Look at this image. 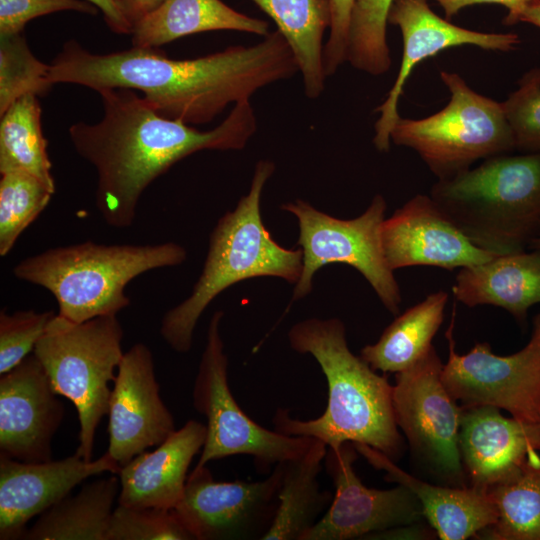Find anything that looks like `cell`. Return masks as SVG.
Returning <instances> with one entry per match:
<instances>
[{"label": "cell", "instance_id": "cell-23", "mask_svg": "<svg viewBox=\"0 0 540 540\" xmlns=\"http://www.w3.org/2000/svg\"><path fill=\"white\" fill-rule=\"evenodd\" d=\"M451 290L468 307L497 306L522 322L528 309L540 303V250L498 255L461 268Z\"/></svg>", "mask_w": 540, "mask_h": 540}, {"label": "cell", "instance_id": "cell-21", "mask_svg": "<svg viewBox=\"0 0 540 540\" xmlns=\"http://www.w3.org/2000/svg\"><path fill=\"white\" fill-rule=\"evenodd\" d=\"M206 425L187 421L153 451H144L120 470L117 503L173 509L181 500L193 458L202 451Z\"/></svg>", "mask_w": 540, "mask_h": 540}, {"label": "cell", "instance_id": "cell-3", "mask_svg": "<svg viewBox=\"0 0 540 540\" xmlns=\"http://www.w3.org/2000/svg\"><path fill=\"white\" fill-rule=\"evenodd\" d=\"M288 339L294 351L310 354L319 364L327 380L328 402L324 412L310 420L295 419L289 410L277 409L275 430L316 438L328 447L364 444L399 460L404 439L395 421L393 385L351 352L344 323L338 318H309L293 325Z\"/></svg>", "mask_w": 540, "mask_h": 540}, {"label": "cell", "instance_id": "cell-8", "mask_svg": "<svg viewBox=\"0 0 540 540\" xmlns=\"http://www.w3.org/2000/svg\"><path fill=\"white\" fill-rule=\"evenodd\" d=\"M440 78L451 94L448 104L426 118L400 117L391 142L414 150L438 180L515 149L501 102L474 91L458 73L440 71Z\"/></svg>", "mask_w": 540, "mask_h": 540}, {"label": "cell", "instance_id": "cell-32", "mask_svg": "<svg viewBox=\"0 0 540 540\" xmlns=\"http://www.w3.org/2000/svg\"><path fill=\"white\" fill-rule=\"evenodd\" d=\"M55 190L20 171L1 174L0 256H6L19 236L49 204Z\"/></svg>", "mask_w": 540, "mask_h": 540}, {"label": "cell", "instance_id": "cell-40", "mask_svg": "<svg viewBox=\"0 0 540 540\" xmlns=\"http://www.w3.org/2000/svg\"><path fill=\"white\" fill-rule=\"evenodd\" d=\"M95 5L104 16L111 31L117 34L132 33V25L124 15L121 0H87Z\"/></svg>", "mask_w": 540, "mask_h": 540}, {"label": "cell", "instance_id": "cell-1", "mask_svg": "<svg viewBox=\"0 0 540 540\" xmlns=\"http://www.w3.org/2000/svg\"><path fill=\"white\" fill-rule=\"evenodd\" d=\"M297 72L291 48L275 30L255 45L230 46L194 59H171L158 47L94 54L70 40L50 64L49 79L95 91L138 90L160 115L199 125Z\"/></svg>", "mask_w": 540, "mask_h": 540}, {"label": "cell", "instance_id": "cell-9", "mask_svg": "<svg viewBox=\"0 0 540 540\" xmlns=\"http://www.w3.org/2000/svg\"><path fill=\"white\" fill-rule=\"evenodd\" d=\"M223 311L212 315L207 341L193 385V406L207 419L206 438L195 467L235 455L254 459L260 472L303 455L315 438L290 436L268 430L252 420L232 395L228 382V358L220 325Z\"/></svg>", "mask_w": 540, "mask_h": 540}, {"label": "cell", "instance_id": "cell-18", "mask_svg": "<svg viewBox=\"0 0 540 540\" xmlns=\"http://www.w3.org/2000/svg\"><path fill=\"white\" fill-rule=\"evenodd\" d=\"M64 416L50 379L32 353L0 377V456L52 460V438Z\"/></svg>", "mask_w": 540, "mask_h": 540}, {"label": "cell", "instance_id": "cell-17", "mask_svg": "<svg viewBox=\"0 0 540 540\" xmlns=\"http://www.w3.org/2000/svg\"><path fill=\"white\" fill-rule=\"evenodd\" d=\"M381 239L393 271L410 266L461 269L498 256L470 241L430 195H415L385 219Z\"/></svg>", "mask_w": 540, "mask_h": 540}, {"label": "cell", "instance_id": "cell-28", "mask_svg": "<svg viewBox=\"0 0 540 540\" xmlns=\"http://www.w3.org/2000/svg\"><path fill=\"white\" fill-rule=\"evenodd\" d=\"M446 291L429 294L383 331L378 341L361 349L360 356L374 369L398 373L417 363L430 350L444 320Z\"/></svg>", "mask_w": 540, "mask_h": 540}, {"label": "cell", "instance_id": "cell-24", "mask_svg": "<svg viewBox=\"0 0 540 540\" xmlns=\"http://www.w3.org/2000/svg\"><path fill=\"white\" fill-rule=\"evenodd\" d=\"M328 446L316 439L301 456L281 462L278 506L262 540H303L330 506L333 495L321 490L318 476Z\"/></svg>", "mask_w": 540, "mask_h": 540}, {"label": "cell", "instance_id": "cell-5", "mask_svg": "<svg viewBox=\"0 0 540 540\" xmlns=\"http://www.w3.org/2000/svg\"><path fill=\"white\" fill-rule=\"evenodd\" d=\"M430 196L479 248L522 252L540 235V153L486 158L437 180Z\"/></svg>", "mask_w": 540, "mask_h": 540}, {"label": "cell", "instance_id": "cell-26", "mask_svg": "<svg viewBox=\"0 0 540 540\" xmlns=\"http://www.w3.org/2000/svg\"><path fill=\"white\" fill-rule=\"evenodd\" d=\"M277 25L298 64L305 94L318 98L325 88L323 36L330 26L325 0H252Z\"/></svg>", "mask_w": 540, "mask_h": 540}, {"label": "cell", "instance_id": "cell-35", "mask_svg": "<svg viewBox=\"0 0 540 540\" xmlns=\"http://www.w3.org/2000/svg\"><path fill=\"white\" fill-rule=\"evenodd\" d=\"M511 128L515 149L540 153V68L528 71L519 87L501 102Z\"/></svg>", "mask_w": 540, "mask_h": 540}, {"label": "cell", "instance_id": "cell-34", "mask_svg": "<svg viewBox=\"0 0 540 540\" xmlns=\"http://www.w3.org/2000/svg\"><path fill=\"white\" fill-rule=\"evenodd\" d=\"M106 540H193L172 509L117 505Z\"/></svg>", "mask_w": 540, "mask_h": 540}, {"label": "cell", "instance_id": "cell-37", "mask_svg": "<svg viewBox=\"0 0 540 540\" xmlns=\"http://www.w3.org/2000/svg\"><path fill=\"white\" fill-rule=\"evenodd\" d=\"M62 11L96 15L99 9L87 0H0V35H15L31 20Z\"/></svg>", "mask_w": 540, "mask_h": 540}, {"label": "cell", "instance_id": "cell-2", "mask_svg": "<svg viewBox=\"0 0 540 540\" xmlns=\"http://www.w3.org/2000/svg\"><path fill=\"white\" fill-rule=\"evenodd\" d=\"M97 92L102 119L74 123L68 133L75 151L96 169V207L115 228L133 224L145 189L176 162L202 150H241L257 129L250 100L234 104L219 125L201 131L160 115L133 89Z\"/></svg>", "mask_w": 540, "mask_h": 540}, {"label": "cell", "instance_id": "cell-33", "mask_svg": "<svg viewBox=\"0 0 540 540\" xmlns=\"http://www.w3.org/2000/svg\"><path fill=\"white\" fill-rule=\"evenodd\" d=\"M49 70L33 55L23 33L0 35V115L22 96L46 94L53 86Z\"/></svg>", "mask_w": 540, "mask_h": 540}, {"label": "cell", "instance_id": "cell-15", "mask_svg": "<svg viewBox=\"0 0 540 540\" xmlns=\"http://www.w3.org/2000/svg\"><path fill=\"white\" fill-rule=\"evenodd\" d=\"M388 24L398 26L403 39V55L399 72L384 102L375 108L373 144L387 152L391 131L400 118L398 102L413 68L421 61L441 51L471 45L485 50L509 52L520 42L515 33H486L452 24L435 14L427 0H393L387 17Z\"/></svg>", "mask_w": 540, "mask_h": 540}, {"label": "cell", "instance_id": "cell-10", "mask_svg": "<svg viewBox=\"0 0 540 540\" xmlns=\"http://www.w3.org/2000/svg\"><path fill=\"white\" fill-rule=\"evenodd\" d=\"M386 207L384 197L377 194L364 213L343 220L300 199L283 204L281 208L298 220V245L303 253L302 273L292 300L302 299L311 292L313 276L322 266L342 263L360 272L385 308L393 315L398 314L401 291L385 259L381 239Z\"/></svg>", "mask_w": 540, "mask_h": 540}, {"label": "cell", "instance_id": "cell-13", "mask_svg": "<svg viewBox=\"0 0 540 540\" xmlns=\"http://www.w3.org/2000/svg\"><path fill=\"white\" fill-rule=\"evenodd\" d=\"M281 475L278 463L264 480L218 482L207 466L195 467L172 510L193 540L262 539L278 506Z\"/></svg>", "mask_w": 540, "mask_h": 540}, {"label": "cell", "instance_id": "cell-43", "mask_svg": "<svg viewBox=\"0 0 540 540\" xmlns=\"http://www.w3.org/2000/svg\"><path fill=\"white\" fill-rule=\"evenodd\" d=\"M528 248H530L532 250H534V249L540 250V235L530 243Z\"/></svg>", "mask_w": 540, "mask_h": 540}, {"label": "cell", "instance_id": "cell-14", "mask_svg": "<svg viewBox=\"0 0 540 540\" xmlns=\"http://www.w3.org/2000/svg\"><path fill=\"white\" fill-rule=\"evenodd\" d=\"M358 455L352 442L328 447L324 464L335 493L303 540L365 539L425 520L419 500L404 485L386 490L366 487L354 470Z\"/></svg>", "mask_w": 540, "mask_h": 540}, {"label": "cell", "instance_id": "cell-25", "mask_svg": "<svg viewBox=\"0 0 540 540\" xmlns=\"http://www.w3.org/2000/svg\"><path fill=\"white\" fill-rule=\"evenodd\" d=\"M232 30L265 37L266 21L240 13L221 0H164L133 28L134 47H159L207 31Z\"/></svg>", "mask_w": 540, "mask_h": 540}, {"label": "cell", "instance_id": "cell-38", "mask_svg": "<svg viewBox=\"0 0 540 540\" xmlns=\"http://www.w3.org/2000/svg\"><path fill=\"white\" fill-rule=\"evenodd\" d=\"M330 14L329 35L323 49L326 77L347 62L348 36L354 0H325Z\"/></svg>", "mask_w": 540, "mask_h": 540}, {"label": "cell", "instance_id": "cell-20", "mask_svg": "<svg viewBox=\"0 0 540 540\" xmlns=\"http://www.w3.org/2000/svg\"><path fill=\"white\" fill-rule=\"evenodd\" d=\"M121 467L106 452L86 461L77 454L58 461L23 462L0 456V539H22L27 523L69 495L85 479Z\"/></svg>", "mask_w": 540, "mask_h": 540}, {"label": "cell", "instance_id": "cell-22", "mask_svg": "<svg viewBox=\"0 0 540 540\" xmlns=\"http://www.w3.org/2000/svg\"><path fill=\"white\" fill-rule=\"evenodd\" d=\"M354 446L374 468L385 472L386 481L404 485L413 492L422 506L425 520L440 539L475 538L496 521V506L488 493L471 487L426 482L404 471L378 450L364 444Z\"/></svg>", "mask_w": 540, "mask_h": 540}, {"label": "cell", "instance_id": "cell-7", "mask_svg": "<svg viewBox=\"0 0 540 540\" xmlns=\"http://www.w3.org/2000/svg\"><path fill=\"white\" fill-rule=\"evenodd\" d=\"M122 338L117 315L75 323L56 314L33 350L55 393L77 410L80 443L75 454L86 461L92 460L96 429L109 412L111 384L124 355Z\"/></svg>", "mask_w": 540, "mask_h": 540}, {"label": "cell", "instance_id": "cell-36", "mask_svg": "<svg viewBox=\"0 0 540 540\" xmlns=\"http://www.w3.org/2000/svg\"><path fill=\"white\" fill-rule=\"evenodd\" d=\"M53 311L20 310L8 314L0 312V375L13 369L30 355L44 334Z\"/></svg>", "mask_w": 540, "mask_h": 540}, {"label": "cell", "instance_id": "cell-30", "mask_svg": "<svg viewBox=\"0 0 540 540\" xmlns=\"http://www.w3.org/2000/svg\"><path fill=\"white\" fill-rule=\"evenodd\" d=\"M487 493L496 506L497 518L475 539L540 540V465H528Z\"/></svg>", "mask_w": 540, "mask_h": 540}, {"label": "cell", "instance_id": "cell-12", "mask_svg": "<svg viewBox=\"0 0 540 540\" xmlns=\"http://www.w3.org/2000/svg\"><path fill=\"white\" fill-rule=\"evenodd\" d=\"M455 307L445 333L449 356L441 373L449 394L462 407L492 406L522 422L540 425V313L533 318L531 338L520 351L499 356L488 342H478L460 355L453 337Z\"/></svg>", "mask_w": 540, "mask_h": 540}, {"label": "cell", "instance_id": "cell-11", "mask_svg": "<svg viewBox=\"0 0 540 540\" xmlns=\"http://www.w3.org/2000/svg\"><path fill=\"white\" fill-rule=\"evenodd\" d=\"M434 346L417 363L395 374V421L415 460L438 484L468 487L459 432L463 408L447 391Z\"/></svg>", "mask_w": 540, "mask_h": 540}, {"label": "cell", "instance_id": "cell-4", "mask_svg": "<svg viewBox=\"0 0 540 540\" xmlns=\"http://www.w3.org/2000/svg\"><path fill=\"white\" fill-rule=\"evenodd\" d=\"M275 165L260 160L247 195L214 227L201 275L190 296L165 313L160 334L177 353H187L197 322L225 289L243 280L272 276L296 284L302 273V249H286L265 228L260 212L262 191Z\"/></svg>", "mask_w": 540, "mask_h": 540}, {"label": "cell", "instance_id": "cell-42", "mask_svg": "<svg viewBox=\"0 0 540 540\" xmlns=\"http://www.w3.org/2000/svg\"><path fill=\"white\" fill-rule=\"evenodd\" d=\"M517 22L530 23L540 28V0L519 12V14L515 17L513 24Z\"/></svg>", "mask_w": 540, "mask_h": 540}, {"label": "cell", "instance_id": "cell-6", "mask_svg": "<svg viewBox=\"0 0 540 540\" xmlns=\"http://www.w3.org/2000/svg\"><path fill=\"white\" fill-rule=\"evenodd\" d=\"M186 257V250L174 242L106 245L86 241L29 256L12 272L17 279L52 293L60 316L82 323L117 315L130 305L125 288L131 280L147 271L180 265Z\"/></svg>", "mask_w": 540, "mask_h": 540}, {"label": "cell", "instance_id": "cell-16", "mask_svg": "<svg viewBox=\"0 0 540 540\" xmlns=\"http://www.w3.org/2000/svg\"><path fill=\"white\" fill-rule=\"evenodd\" d=\"M107 453L122 468L134 457L164 442L175 429L160 397L150 349L136 343L124 352L109 403Z\"/></svg>", "mask_w": 540, "mask_h": 540}, {"label": "cell", "instance_id": "cell-27", "mask_svg": "<svg viewBox=\"0 0 540 540\" xmlns=\"http://www.w3.org/2000/svg\"><path fill=\"white\" fill-rule=\"evenodd\" d=\"M120 479L113 474L84 485L66 496L25 531L26 540H106Z\"/></svg>", "mask_w": 540, "mask_h": 540}, {"label": "cell", "instance_id": "cell-29", "mask_svg": "<svg viewBox=\"0 0 540 540\" xmlns=\"http://www.w3.org/2000/svg\"><path fill=\"white\" fill-rule=\"evenodd\" d=\"M0 116V174L25 172L55 190L37 96L20 97Z\"/></svg>", "mask_w": 540, "mask_h": 540}, {"label": "cell", "instance_id": "cell-41", "mask_svg": "<svg viewBox=\"0 0 540 540\" xmlns=\"http://www.w3.org/2000/svg\"><path fill=\"white\" fill-rule=\"evenodd\" d=\"M164 0H121L124 15L132 28L154 11ZM133 31V30H132Z\"/></svg>", "mask_w": 540, "mask_h": 540}, {"label": "cell", "instance_id": "cell-31", "mask_svg": "<svg viewBox=\"0 0 540 540\" xmlns=\"http://www.w3.org/2000/svg\"><path fill=\"white\" fill-rule=\"evenodd\" d=\"M393 0H354L347 62L355 69L380 76L391 67L387 43V17Z\"/></svg>", "mask_w": 540, "mask_h": 540}, {"label": "cell", "instance_id": "cell-39", "mask_svg": "<svg viewBox=\"0 0 540 540\" xmlns=\"http://www.w3.org/2000/svg\"><path fill=\"white\" fill-rule=\"evenodd\" d=\"M443 9L447 19L456 15L461 9L478 4H499L508 9V14L503 20L504 24L511 25L515 17L524 8L538 0H434Z\"/></svg>", "mask_w": 540, "mask_h": 540}, {"label": "cell", "instance_id": "cell-19", "mask_svg": "<svg viewBox=\"0 0 540 540\" xmlns=\"http://www.w3.org/2000/svg\"><path fill=\"white\" fill-rule=\"evenodd\" d=\"M462 408L459 450L468 487L487 493L540 465V425L504 417L492 406Z\"/></svg>", "mask_w": 540, "mask_h": 540}]
</instances>
